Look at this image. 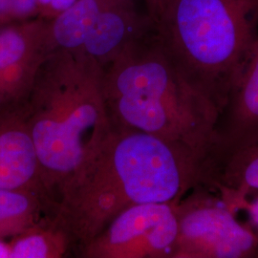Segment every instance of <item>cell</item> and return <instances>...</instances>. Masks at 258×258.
<instances>
[{
    "mask_svg": "<svg viewBox=\"0 0 258 258\" xmlns=\"http://www.w3.org/2000/svg\"><path fill=\"white\" fill-rule=\"evenodd\" d=\"M0 188L31 190L48 196L24 111L0 119Z\"/></svg>",
    "mask_w": 258,
    "mask_h": 258,
    "instance_id": "obj_9",
    "label": "cell"
},
{
    "mask_svg": "<svg viewBox=\"0 0 258 258\" xmlns=\"http://www.w3.org/2000/svg\"><path fill=\"white\" fill-rule=\"evenodd\" d=\"M157 39L178 73L218 112L258 42V0H162Z\"/></svg>",
    "mask_w": 258,
    "mask_h": 258,
    "instance_id": "obj_4",
    "label": "cell"
},
{
    "mask_svg": "<svg viewBox=\"0 0 258 258\" xmlns=\"http://www.w3.org/2000/svg\"><path fill=\"white\" fill-rule=\"evenodd\" d=\"M258 144V42L216 121L205 160Z\"/></svg>",
    "mask_w": 258,
    "mask_h": 258,
    "instance_id": "obj_8",
    "label": "cell"
},
{
    "mask_svg": "<svg viewBox=\"0 0 258 258\" xmlns=\"http://www.w3.org/2000/svg\"><path fill=\"white\" fill-rule=\"evenodd\" d=\"M201 185L217 194L237 214L249 194L258 192V144L205 160Z\"/></svg>",
    "mask_w": 258,
    "mask_h": 258,
    "instance_id": "obj_10",
    "label": "cell"
},
{
    "mask_svg": "<svg viewBox=\"0 0 258 258\" xmlns=\"http://www.w3.org/2000/svg\"><path fill=\"white\" fill-rule=\"evenodd\" d=\"M77 0H37L38 18L52 20L70 8Z\"/></svg>",
    "mask_w": 258,
    "mask_h": 258,
    "instance_id": "obj_15",
    "label": "cell"
},
{
    "mask_svg": "<svg viewBox=\"0 0 258 258\" xmlns=\"http://www.w3.org/2000/svg\"><path fill=\"white\" fill-rule=\"evenodd\" d=\"M141 1L144 3L145 10L148 12L149 17L153 20L155 15H156L158 7L162 0H141Z\"/></svg>",
    "mask_w": 258,
    "mask_h": 258,
    "instance_id": "obj_17",
    "label": "cell"
},
{
    "mask_svg": "<svg viewBox=\"0 0 258 258\" xmlns=\"http://www.w3.org/2000/svg\"><path fill=\"white\" fill-rule=\"evenodd\" d=\"M0 258H10L9 244L4 239H0Z\"/></svg>",
    "mask_w": 258,
    "mask_h": 258,
    "instance_id": "obj_18",
    "label": "cell"
},
{
    "mask_svg": "<svg viewBox=\"0 0 258 258\" xmlns=\"http://www.w3.org/2000/svg\"><path fill=\"white\" fill-rule=\"evenodd\" d=\"M52 202L44 194L0 188V239L14 237L41 223V213Z\"/></svg>",
    "mask_w": 258,
    "mask_h": 258,
    "instance_id": "obj_12",
    "label": "cell"
},
{
    "mask_svg": "<svg viewBox=\"0 0 258 258\" xmlns=\"http://www.w3.org/2000/svg\"><path fill=\"white\" fill-rule=\"evenodd\" d=\"M51 52L48 20L37 18L0 26V119L24 111Z\"/></svg>",
    "mask_w": 258,
    "mask_h": 258,
    "instance_id": "obj_7",
    "label": "cell"
},
{
    "mask_svg": "<svg viewBox=\"0 0 258 258\" xmlns=\"http://www.w3.org/2000/svg\"><path fill=\"white\" fill-rule=\"evenodd\" d=\"M239 211H245L249 215V225L258 235V194L251 200L249 198L241 204Z\"/></svg>",
    "mask_w": 258,
    "mask_h": 258,
    "instance_id": "obj_16",
    "label": "cell"
},
{
    "mask_svg": "<svg viewBox=\"0 0 258 258\" xmlns=\"http://www.w3.org/2000/svg\"><path fill=\"white\" fill-rule=\"evenodd\" d=\"M203 162L202 155L164 139L113 129L59 191L52 220L80 249L131 206L179 202L201 184Z\"/></svg>",
    "mask_w": 258,
    "mask_h": 258,
    "instance_id": "obj_1",
    "label": "cell"
},
{
    "mask_svg": "<svg viewBox=\"0 0 258 258\" xmlns=\"http://www.w3.org/2000/svg\"><path fill=\"white\" fill-rule=\"evenodd\" d=\"M131 206L79 249L83 258H173L178 237L176 205Z\"/></svg>",
    "mask_w": 258,
    "mask_h": 258,
    "instance_id": "obj_6",
    "label": "cell"
},
{
    "mask_svg": "<svg viewBox=\"0 0 258 258\" xmlns=\"http://www.w3.org/2000/svg\"><path fill=\"white\" fill-rule=\"evenodd\" d=\"M173 258L258 257V235L217 194L197 185L176 205Z\"/></svg>",
    "mask_w": 258,
    "mask_h": 258,
    "instance_id": "obj_5",
    "label": "cell"
},
{
    "mask_svg": "<svg viewBox=\"0 0 258 258\" xmlns=\"http://www.w3.org/2000/svg\"><path fill=\"white\" fill-rule=\"evenodd\" d=\"M117 0H77L74 4L49 21V40L52 52H80L94 25Z\"/></svg>",
    "mask_w": 258,
    "mask_h": 258,
    "instance_id": "obj_11",
    "label": "cell"
},
{
    "mask_svg": "<svg viewBox=\"0 0 258 258\" xmlns=\"http://www.w3.org/2000/svg\"><path fill=\"white\" fill-rule=\"evenodd\" d=\"M104 69L82 53L47 55L24 109L52 204L112 132L103 92Z\"/></svg>",
    "mask_w": 258,
    "mask_h": 258,
    "instance_id": "obj_2",
    "label": "cell"
},
{
    "mask_svg": "<svg viewBox=\"0 0 258 258\" xmlns=\"http://www.w3.org/2000/svg\"><path fill=\"white\" fill-rule=\"evenodd\" d=\"M8 244L10 258L63 257L76 246L64 229L53 220L28 229L12 237Z\"/></svg>",
    "mask_w": 258,
    "mask_h": 258,
    "instance_id": "obj_13",
    "label": "cell"
},
{
    "mask_svg": "<svg viewBox=\"0 0 258 258\" xmlns=\"http://www.w3.org/2000/svg\"><path fill=\"white\" fill-rule=\"evenodd\" d=\"M37 18V0H0V26Z\"/></svg>",
    "mask_w": 258,
    "mask_h": 258,
    "instance_id": "obj_14",
    "label": "cell"
},
{
    "mask_svg": "<svg viewBox=\"0 0 258 258\" xmlns=\"http://www.w3.org/2000/svg\"><path fill=\"white\" fill-rule=\"evenodd\" d=\"M103 69L112 128L150 134L205 159L218 112L184 82L154 31L129 45Z\"/></svg>",
    "mask_w": 258,
    "mask_h": 258,
    "instance_id": "obj_3",
    "label": "cell"
}]
</instances>
